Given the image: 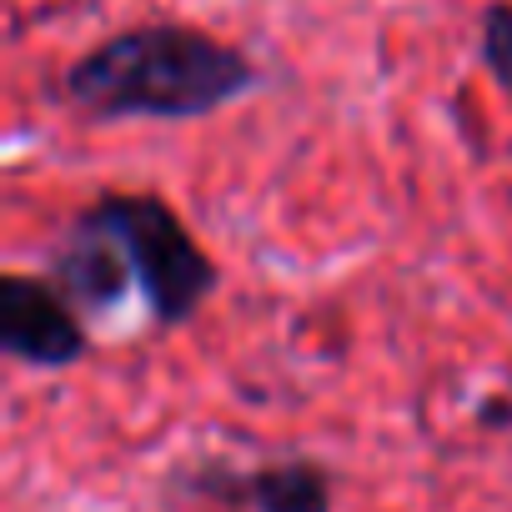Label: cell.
<instances>
[{
	"label": "cell",
	"instance_id": "5b68a950",
	"mask_svg": "<svg viewBox=\"0 0 512 512\" xmlns=\"http://www.w3.org/2000/svg\"><path fill=\"white\" fill-rule=\"evenodd\" d=\"M226 502H246L251 512H332V477L317 462H272L231 487H206Z\"/></svg>",
	"mask_w": 512,
	"mask_h": 512
},
{
	"label": "cell",
	"instance_id": "6da1fadb",
	"mask_svg": "<svg viewBox=\"0 0 512 512\" xmlns=\"http://www.w3.org/2000/svg\"><path fill=\"white\" fill-rule=\"evenodd\" d=\"M256 91L246 51L196 26H131L66 71V96L96 121H196Z\"/></svg>",
	"mask_w": 512,
	"mask_h": 512
},
{
	"label": "cell",
	"instance_id": "3957f363",
	"mask_svg": "<svg viewBox=\"0 0 512 512\" xmlns=\"http://www.w3.org/2000/svg\"><path fill=\"white\" fill-rule=\"evenodd\" d=\"M0 347L31 367H71L86 352V327L56 282L11 272L0 282Z\"/></svg>",
	"mask_w": 512,
	"mask_h": 512
},
{
	"label": "cell",
	"instance_id": "8992f818",
	"mask_svg": "<svg viewBox=\"0 0 512 512\" xmlns=\"http://www.w3.org/2000/svg\"><path fill=\"white\" fill-rule=\"evenodd\" d=\"M482 66L497 86L512 91V0H492V6L482 11Z\"/></svg>",
	"mask_w": 512,
	"mask_h": 512
},
{
	"label": "cell",
	"instance_id": "277c9868",
	"mask_svg": "<svg viewBox=\"0 0 512 512\" xmlns=\"http://www.w3.org/2000/svg\"><path fill=\"white\" fill-rule=\"evenodd\" d=\"M51 282H56L61 297H66L71 307H81L86 317L116 312V302L136 287L121 241H116L91 211H81V216L71 221L66 241L56 246V256H51Z\"/></svg>",
	"mask_w": 512,
	"mask_h": 512
},
{
	"label": "cell",
	"instance_id": "7a4b0ae2",
	"mask_svg": "<svg viewBox=\"0 0 512 512\" xmlns=\"http://www.w3.org/2000/svg\"><path fill=\"white\" fill-rule=\"evenodd\" d=\"M86 211L121 241L136 292L156 327H181L216 292V262L191 241V231L161 196L111 191Z\"/></svg>",
	"mask_w": 512,
	"mask_h": 512
}]
</instances>
